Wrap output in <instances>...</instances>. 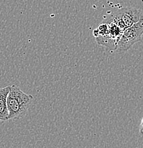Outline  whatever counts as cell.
Here are the masks:
<instances>
[{"label": "cell", "instance_id": "cell-3", "mask_svg": "<svg viewBox=\"0 0 143 148\" xmlns=\"http://www.w3.org/2000/svg\"><path fill=\"white\" fill-rule=\"evenodd\" d=\"M142 18H143V13L141 10L135 7H124L120 9L111 17L105 20L115 23L124 31Z\"/></svg>", "mask_w": 143, "mask_h": 148}, {"label": "cell", "instance_id": "cell-6", "mask_svg": "<svg viewBox=\"0 0 143 148\" xmlns=\"http://www.w3.org/2000/svg\"><path fill=\"white\" fill-rule=\"evenodd\" d=\"M140 134L141 136L143 137V118L141 120L140 126Z\"/></svg>", "mask_w": 143, "mask_h": 148}, {"label": "cell", "instance_id": "cell-2", "mask_svg": "<svg viewBox=\"0 0 143 148\" xmlns=\"http://www.w3.org/2000/svg\"><path fill=\"white\" fill-rule=\"evenodd\" d=\"M143 35V18L122 32L115 51L118 53L127 51L134 44L142 39Z\"/></svg>", "mask_w": 143, "mask_h": 148}, {"label": "cell", "instance_id": "cell-5", "mask_svg": "<svg viewBox=\"0 0 143 148\" xmlns=\"http://www.w3.org/2000/svg\"><path fill=\"white\" fill-rule=\"evenodd\" d=\"M11 86L0 88V120H8L9 111L7 108V96L10 91Z\"/></svg>", "mask_w": 143, "mask_h": 148}, {"label": "cell", "instance_id": "cell-1", "mask_svg": "<svg viewBox=\"0 0 143 148\" xmlns=\"http://www.w3.org/2000/svg\"><path fill=\"white\" fill-rule=\"evenodd\" d=\"M32 100V95L25 93L16 85H12L7 96L8 120L20 119L25 117Z\"/></svg>", "mask_w": 143, "mask_h": 148}, {"label": "cell", "instance_id": "cell-4", "mask_svg": "<svg viewBox=\"0 0 143 148\" xmlns=\"http://www.w3.org/2000/svg\"><path fill=\"white\" fill-rule=\"evenodd\" d=\"M103 21L107 23V30L101 36L95 37L96 41L99 45L104 46L112 50H115L123 30L112 21L105 19Z\"/></svg>", "mask_w": 143, "mask_h": 148}]
</instances>
